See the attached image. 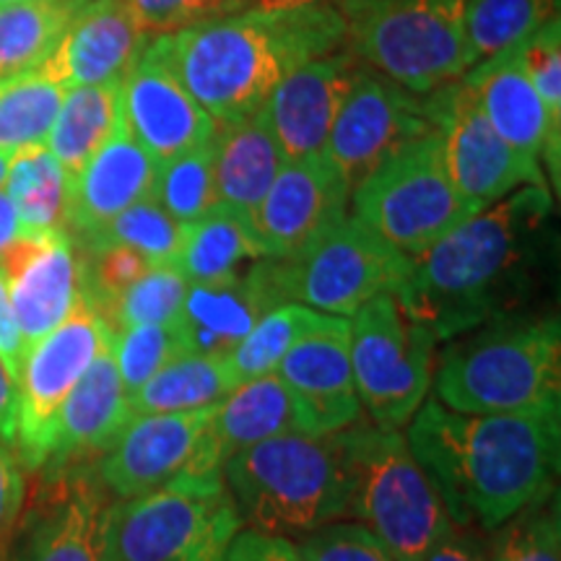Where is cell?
I'll use <instances>...</instances> for the list:
<instances>
[{"mask_svg": "<svg viewBox=\"0 0 561 561\" xmlns=\"http://www.w3.org/2000/svg\"><path fill=\"white\" fill-rule=\"evenodd\" d=\"M409 268L411 257L346 214L299 255L289 261L265 257L255 273L273 307L297 301L335 318H354L377 294L396 291Z\"/></svg>", "mask_w": 561, "mask_h": 561, "instance_id": "9", "label": "cell"}, {"mask_svg": "<svg viewBox=\"0 0 561 561\" xmlns=\"http://www.w3.org/2000/svg\"><path fill=\"white\" fill-rule=\"evenodd\" d=\"M185 227L172 219L157 201L144 198L110 219L104 227L81 237L79 244H123L136 250L151 265L174 263Z\"/></svg>", "mask_w": 561, "mask_h": 561, "instance_id": "38", "label": "cell"}, {"mask_svg": "<svg viewBox=\"0 0 561 561\" xmlns=\"http://www.w3.org/2000/svg\"><path fill=\"white\" fill-rule=\"evenodd\" d=\"M557 9L559 0H468V70L520 45L551 19H559Z\"/></svg>", "mask_w": 561, "mask_h": 561, "instance_id": "35", "label": "cell"}, {"mask_svg": "<svg viewBox=\"0 0 561 561\" xmlns=\"http://www.w3.org/2000/svg\"><path fill=\"white\" fill-rule=\"evenodd\" d=\"M328 318L331 314L310 310V307L297 305V301L273 307L271 312H265L252 325V331L244 335L240 346L224 359V367H227L234 388L248 380H255V377L276 371L278 362L286 356V351L305 339L307 333L318 331Z\"/></svg>", "mask_w": 561, "mask_h": 561, "instance_id": "36", "label": "cell"}, {"mask_svg": "<svg viewBox=\"0 0 561 561\" xmlns=\"http://www.w3.org/2000/svg\"><path fill=\"white\" fill-rule=\"evenodd\" d=\"M219 561H301L289 538L257 530H240Z\"/></svg>", "mask_w": 561, "mask_h": 561, "instance_id": "46", "label": "cell"}, {"mask_svg": "<svg viewBox=\"0 0 561 561\" xmlns=\"http://www.w3.org/2000/svg\"><path fill=\"white\" fill-rule=\"evenodd\" d=\"M26 343L21 339L16 314H13L9 289H5L3 278H0V364L9 371L13 382L19 380L21 364H24Z\"/></svg>", "mask_w": 561, "mask_h": 561, "instance_id": "48", "label": "cell"}, {"mask_svg": "<svg viewBox=\"0 0 561 561\" xmlns=\"http://www.w3.org/2000/svg\"><path fill=\"white\" fill-rule=\"evenodd\" d=\"M214 157L216 138L157 164L151 198L182 227L198 221L216 206Z\"/></svg>", "mask_w": 561, "mask_h": 561, "instance_id": "37", "label": "cell"}, {"mask_svg": "<svg viewBox=\"0 0 561 561\" xmlns=\"http://www.w3.org/2000/svg\"><path fill=\"white\" fill-rule=\"evenodd\" d=\"M351 206L354 219L411 261L479 214L455 187L437 128L377 167L351 193Z\"/></svg>", "mask_w": 561, "mask_h": 561, "instance_id": "10", "label": "cell"}, {"mask_svg": "<svg viewBox=\"0 0 561 561\" xmlns=\"http://www.w3.org/2000/svg\"><path fill=\"white\" fill-rule=\"evenodd\" d=\"M351 191L325 153L286 159L255 210L261 257L289 261L346 216Z\"/></svg>", "mask_w": 561, "mask_h": 561, "instance_id": "17", "label": "cell"}, {"mask_svg": "<svg viewBox=\"0 0 561 561\" xmlns=\"http://www.w3.org/2000/svg\"><path fill=\"white\" fill-rule=\"evenodd\" d=\"M5 193L16 208L21 231L50 234L68 229V187L70 178L47 151V146H32L11 153Z\"/></svg>", "mask_w": 561, "mask_h": 561, "instance_id": "31", "label": "cell"}, {"mask_svg": "<svg viewBox=\"0 0 561 561\" xmlns=\"http://www.w3.org/2000/svg\"><path fill=\"white\" fill-rule=\"evenodd\" d=\"M426 104L442 136L455 187L476 208L494 206L520 187H546L538 161L523 157L496 136L466 81L458 79L432 91Z\"/></svg>", "mask_w": 561, "mask_h": 561, "instance_id": "15", "label": "cell"}, {"mask_svg": "<svg viewBox=\"0 0 561 561\" xmlns=\"http://www.w3.org/2000/svg\"><path fill=\"white\" fill-rule=\"evenodd\" d=\"M9 167H11V153L0 151V187L5 185V178H9Z\"/></svg>", "mask_w": 561, "mask_h": 561, "instance_id": "52", "label": "cell"}, {"mask_svg": "<svg viewBox=\"0 0 561 561\" xmlns=\"http://www.w3.org/2000/svg\"><path fill=\"white\" fill-rule=\"evenodd\" d=\"M68 3H79V5H83V3H87V0H68Z\"/></svg>", "mask_w": 561, "mask_h": 561, "instance_id": "54", "label": "cell"}, {"mask_svg": "<svg viewBox=\"0 0 561 561\" xmlns=\"http://www.w3.org/2000/svg\"><path fill=\"white\" fill-rule=\"evenodd\" d=\"M112 335L62 403L45 462L53 476L66 473L76 460L102 455L133 419L130 398L112 354Z\"/></svg>", "mask_w": 561, "mask_h": 561, "instance_id": "23", "label": "cell"}, {"mask_svg": "<svg viewBox=\"0 0 561 561\" xmlns=\"http://www.w3.org/2000/svg\"><path fill=\"white\" fill-rule=\"evenodd\" d=\"M16 409H19V392L16 382L11 380L9 371L0 364V439L9 445H16Z\"/></svg>", "mask_w": 561, "mask_h": 561, "instance_id": "49", "label": "cell"}, {"mask_svg": "<svg viewBox=\"0 0 561 561\" xmlns=\"http://www.w3.org/2000/svg\"><path fill=\"white\" fill-rule=\"evenodd\" d=\"M161 39L182 87L227 125L261 110L291 70L341 50L346 21L333 3L234 11Z\"/></svg>", "mask_w": 561, "mask_h": 561, "instance_id": "3", "label": "cell"}, {"mask_svg": "<svg viewBox=\"0 0 561 561\" xmlns=\"http://www.w3.org/2000/svg\"><path fill=\"white\" fill-rule=\"evenodd\" d=\"M234 390L221 359L182 354L159 369L130 396L133 416L138 413H191L219 405Z\"/></svg>", "mask_w": 561, "mask_h": 561, "instance_id": "32", "label": "cell"}, {"mask_svg": "<svg viewBox=\"0 0 561 561\" xmlns=\"http://www.w3.org/2000/svg\"><path fill=\"white\" fill-rule=\"evenodd\" d=\"M250 257H261L255 229L234 210L214 206L198 221L187 224L174 265L187 284L227 278Z\"/></svg>", "mask_w": 561, "mask_h": 561, "instance_id": "30", "label": "cell"}, {"mask_svg": "<svg viewBox=\"0 0 561 561\" xmlns=\"http://www.w3.org/2000/svg\"><path fill=\"white\" fill-rule=\"evenodd\" d=\"M0 278L26 348L55 331L79 301V250L68 231L21 234L0 252Z\"/></svg>", "mask_w": 561, "mask_h": 561, "instance_id": "18", "label": "cell"}, {"mask_svg": "<svg viewBox=\"0 0 561 561\" xmlns=\"http://www.w3.org/2000/svg\"><path fill=\"white\" fill-rule=\"evenodd\" d=\"M110 335L107 322L79 294V301L68 318L26 348L16 380L19 409L16 445H13L21 468L26 471L45 468L62 403Z\"/></svg>", "mask_w": 561, "mask_h": 561, "instance_id": "12", "label": "cell"}, {"mask_svg": "<svg viewBox=\"0 0 561 561\" xmlns=\"http://www.w3.org/2000/svg\"><path fill=\"white\" fill-rule=\"evenodd\" d=\"M214 442L221 460L257 442L307 432L305 413L276 371L237 385L214 409Z\"/></svg>", "mask_w": 561, "mask_h": 561, "instance_id": "28", "label": "cell"}, {"mask_svg": "<svg viewBox=\"0 0 561 561\" xmlns=\"http://www.w3.org/2000/svg\"><path fill=\"white\" fill-rule=\"evenodd\" d=\"M468 0H339L351 53L426 96L468 73Z\"/></svg>", "mask_w": 561, "mask_h": 561, "instance_id": "7", "label": "cell"}, {"mask_svg": "<svg viewBox=\"0 0 561 561\" xmlns=\"http://www.w3.org/2000/svg\"><path fill=\"white\" fill-rule=\"evenodd\" d=\"M434 375V398L450 411L561 416L559 320L483 322L442 351Z\"/></svg>", "mask_w": 561, "mask_h": 561, "instance_id": "4", "label": "cell"}, {"mask_svg": "<svg viewBox=\"0 0 561 561\" xmlns=\"http://www.w3.org/2000/svg\"><path fill=\"white\" fill-rule=\"evenodd\" d=\"M146 39L170 37L208 19L242 11V0H123Z\"/></svg>", "mask_w": 561, "mask_h": 561, "instance_id": "42", "label": "cell"}, {"mask_svg": "<svg viewBox=\"0 0 561 561\" xmlns=\"http://www.w3.org/2000/svg\"><path fill=\"white\" fill-rule=\"evenodd\" d=\"M58 489L34 517L21 561H102L107 489L87 468L55 476Z\"/></svg>", "mask_w": 561, "mask_h": 561, "instance_id": "25", "label": "cell"}, {"mask_svg": "<svg viewBox=\"0 0 561 561\" xmlns=\"http://www.w3.org/2000/svg\"><path fill=\"white\" fill-rule=\"evenodd\" d=\"M214 409L133 416L100 455L96 473L107 494L117 500H136L180 476L224 471L210 430Z\"/></svg>", "mask_w": 561, "mask_h": 561, "instance_id": "13", "label": "cell"}, {"mask_svg": "<svg viewBox=\"0 0 561 561\" xmlns=\"http://www.w3.org/2000/svg\"><path fill=\"white\" fill-rule=\"evenodd\" d=\"M224 481L248 530L301 538L348 517L341 434H284L229 455Z\"/></svg>", "mask_w": 561, "mask_h": 561, "instance_id": "5", "label": "cell"}, {"mask_svg": "<svg viewBox=\"0 0 561 561\" xmlns=\"http://www.w3.org/2000/svg\"><path fill=\"white\" fill-rule=\"evenodd\" d=\"M314 3L339 5V0H242V11H289V9H301V5H314Z\"/></svg>", "mask_w": 561, "mask_h": 561, "instance_id": "51", "label": "cell"}, {"mask_svg": "<svg viewBox=\"0 0 561 561\" xmlns=\"http://www.w3.org/2000/svg\"><path fill=\"white\" fill-rule=\"evenodd\" d=\"M432 128L426 100L359 62L333 121L325 157L354 193L377 167Z\"/></svg>", "mask_w": 561, "mask_h": 561, "instance_id": "14", "label": "cell"}, {"mask_svg": "<svg viewBox=\"0 0 561 561\" xmlns=\"http://www.w3.org/2000/svg\"><path fill=\"white\" fill-rule=\"evenodd\" d=\"M483 533L486 530L453 523L421 561H489L491 543Z\"/></svg>", "mask_w": 561, "mask_h": 561, "instance_id": "47", "label": "cell"}, {"mask_svg": "<svg viewBox=\"0 0 561 561\" xmlns=\"http://www.w3.org/2000/svg\"><path fill=\"white\" fill-rule=\"evenodd\" d=\"M523 62L551 121L561 125V24L551 19L523 42Z\"/></svg>", "mask_w": 561, "mask_h": 561, "instance_id": "44", "label": "cell"}, {"mask_svg": "<svg viewBox=\"0 0 561 561\" xmlns=\"http://www.w3.org/2000/svg\"><path fill=\"white\" fill-rule=\"evenodd\" d=\"M240 528L224 471L187 473L110 504L102 561H219Z\"/></svg>", "mask_w": 561, "mask_h": 561, "instance_id": "8", "label": "cell"}, {"mask_svg": "<svg viewBox=\"0 0 561 561\" xmlns=\"http://www.w3.org/2000/svg\"><path fill=\"white\" fill-rule=\"evenodd\" d=\"M284 164L263 107L242 121L219 125L216 133V206H224L252 224L271 182Z\"/></svg>", "mask_w": 561, "mask_h": 561, "instance_id": "27", "label": "cell"}, {"mask_svg": "<svg viewBox=\"0 0 561 561\" xmlns=\"http://www.w3.org/2000/svg\"><path fill=\"white\" fill-rule=\"evenodd\" d=\"M525 42V39H523ZM523 42L494 58L479 62L462 76L476 102L504 144L528 159L546 157L559 180V130L541 96L533 89L523 62Z\"/></svg>", "mask_w": 561, "mask_h": 561, "instance_id": "21", "label": "cell"}, {"mask_svg": "<svg viewBox=\"0 0 561 561\" xmlns=\"http://www.w3.org/2000/svg\"><path fill=\"white\" fill-rule=\"evenodd\" d=\"M112 354L128 398L167 364L187 354L178 325H133L112 335Z\"/></svg>", "mask_w": 561, "mask_h": 561, "instance_id": "41", "label": "cell"}, {"mask_svg": "<svg viewBox=\"0 0 561 561\" xmlns=\"http://www.w3.org/2000/svg\"><path fill=\"white\" fill-rule=\"evenodd\" d=\"M348 520H359L396 561H421L453 520L401 430L359 419L341 430Z\"/></svg>", "mask_w": 561, "mask_h": 561, "instance_id": "6", "label": "cell"}, {"mask_svg": "<svg viewBox=\"0 0 561 561\" xmlns=\"http://www.w3.org/2000/svg\"><path fill=\"white\" fill-rule=\"evenodd\" d=\"M489 561H561V515L557 491L500 525Z\"/></svg>", "mask_w": 561, "mask_h": 561, "instance_id": "40", "label": "cell"}, {"mask_svg": "<svg viewBox=\"0 0 561 561\" xmlns=\"http://www.w3.org/2000/svg\"><path fill=\"white\" fill-rule=\"evenodd\" d=\"M187 278L174 263H157L112 305L107 328L112 333L133 325H174L185 305Z\"/></svg>", "mask_w": 561, "mask_h": 561, "instance_id": "39", "label": "cell"}, {"mask_svg": "<svg viewBox=\"0 0 561 561\" xmlns=\"http://www.w3.org/2000/svg\"><path fill=\"white\" fill-rule=\"evenodd\" d=\"M301 561H396V557L359 523H328L301 536Z\"/></svg>", "mask_w": 561, "mask_h": 561, "instance_id": "43", "label": "cell"}, {"mask_svg": "<svg viewBox=\"0 0 561 561\" xmlns=\"http://www.w3.org/2000/svg\"><path fill=\"white\" fill-rule=\"evenodd\" d=\"M276 375L305 413L307 432L335 434L362 419L348 356V320L331 314L318 331L294 343Z\"/></svg>", "mask_w": 561, "mask_h": 561, "instance_id": "19", "label": "cell"}, {"mask_svg": "<svg viewBox=\"0 0 561 561\" xmlns=\"http://www.w3.org/2000/svg\"><path fill=\"white\" fill-rule=\"evenodd\" d=\"M157 161L140 149L125 128L123 115L112 136L100 146L83 170L70 178L68 229L76 240L104 227L133 203L149 198Z\"/></svg>", "mask_w": 561, "mask_h": 561, "instance_id": "24", "label": "cell"}, {"mask_svg": "<svg viewBox=\"0 0 561 561\" xmlns=\"http://www.w3.org/2000/svg\"><path fill=\"white\" fill-rule=\"evenodd\" d=\"M341 50L291 70L265 100L263 115L284 161L325 153L333 121L359 66L354 53Z\"/></svg>", "mask_w": 561, "mask_h": 561, "instance_id": "20", "label": "cell"}, {"mask_svg": "<svg viewBox=\"0 0 561 561\" xmlns=\"http://www.w3.org/2000/svg\"><path fill=\"white\" fill-rule=\"evenodd\" d=\"M121 83L70 87L62 96L60 112L47 136V151L58 159L68 178H76L83 164L100 151L123 115Z\"/></svg>", "mask_w": 561, "mask_h": 561, "instance_id": "29", "label": "cell"}, {"mask_svg": "<svg viewBox=\"0 0 561 561\" xmlns=\"http://www.w3.org/2000/svg\"><path fill=\"white\" fill-rule=\"evenodd\" d=\"M9 3H19V0H0V5H9Z\"/></svg>", "mask_w": 561, "mask_h": 561, "instance_id": "53", "label": "cell"}, {"mask_svg": "<svg viewBox=\"0 0 561 561\" xmlns=\"http://www.w3.org/2000/svg\"><path fill=\"white\" fill-rule=\"evenodd\" d=\"M79 9V3L68 0H19L0 5V79L39 68Z\"/></svg>", "mask_w": 561, "mask_h": 561, "instance_id": "33", "label": "cell"}, {"mask_svg": "<svg viewBox=\"0 0 561 561\" xmlns=\"http://www.w3.org/2000/svg\"><path fill=\"white\" fill-rule=\"evenodd\" d=\"M265 312H271V305L252 273H231L219 280L191 284L174 325L187 354L224 362Z\"/></svg>", "mask_w": 561, "mask_h": 561, "instance_id": "26", "label": "cell"}, {"mask_svg": "<svg viewBox=\"0 0 561 561\" xmlns=\"http://www.w3.org/2000/svg\"><path fill=\"white\" fill-rule=\"evenodd\" d=\"M66 87L42 68L0 79V151L16 153L45 146L58 117Z\"/></svg>", "mask_w": 561, "mask_h": 561, "instance_id": "34", "label": "cell"}, {"mask_svg": "<svg viewBox=\"0 0 561 561\" xmlns=\"http://www.w3.org/2000/svg\"><path fill=\"white\" fill-rule=\"evenodd\" d=\"M121 96L125 128L157 164L198 149L219 133L214 117L182 87L161 37L144 47L123 79Z\"/></svg>", "mask_w": 561, "mask_h": 561, "instance_id": "16", "label": "cell"}, {"mask_svg": "<svg viewBox=\"0 0 561 561\" xmlns=\"http://www.w3.org/2000/svg\"><path fill=\"white\" fill-rule=\"evenodd\" d=\"M21 234V224L16 216V208H13L11 195L5 193V187H0V252H3L9 244Z\"/></svg>", "mask_w": 561, "mask_h": 561, "instance_id": "50", "label": "cell"}, {"mask_svg": "<svg viewBox=\"0 0 561 561\" xmlns=\"http://www.w3.org/2000/svg\"><path fill=\"white\" fill-rule=\"evenodd\" d=\"M434 339L392 297L377 294L348 322L354 388L369 421L388 430L409 426L432 385Z\"/></svg>", "mask_w": 561, "mask_h": 561, "instance_id": "11", "label": "cell"}, {"mask_svg": "<svg viewBox=\"0 0 561 561\" xmlns=\"http://www.w3.org/2000/svg\"><path fill=\"white\" fill-rule=\"evenodd\" d=\"M146 45L123 0H87L39 68L66 89L121 83Z\"/></svg>", "mask_w": 561, "mask_h": 561, "instance_id": "22", "label": "cell"}, {"mask_svg": "<svg viewBox=\"0 0 561 561\" xmlns=\"http://www.w3.org/2000/svg\"><path fill=\"white\" fill-rule=\"evenodd\" d=\"M24 507V473L16 450L5 439H0V553L16 525Z\"/></svg>", "mask_w": 561, "mask_h": 561, "instance_id": "45", "label": "cell"}, {"mask_svg": "<svg viewBox=\"0 0 561 561\" xmlns=\"http://www.w3.org/2000/svg\"><path fill=\"white\" fill-rule=\"evenodd\" d=\"M551 214V193L528 185L479 210L413 257L392 297L437 341L458 339L504 318L530 271L538 231Z\"/></svg>", "mask_w": 561, "mask_h": 561, "instance_id": "2", "label": "cell"}, {"mask_svg": "<svg viewBox=\"0 0 561 561\" xmlns=\"http://www.w3.org/2000/svg\"><path fill=\"white\" fill-rule=\"evenodd\" d=\"M405 442L450 520L494 530L553 491L561 416L460 413L432 396L413 413Z\"/></svg>", "mask_w": 561, "mask_h": 561, "instance_id": "1", "label": "cell"}]
</instances>
